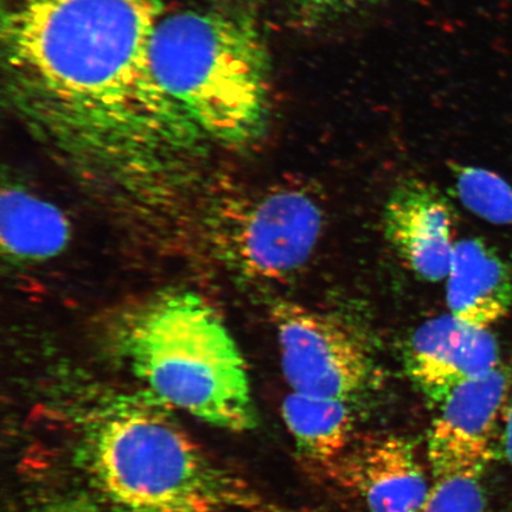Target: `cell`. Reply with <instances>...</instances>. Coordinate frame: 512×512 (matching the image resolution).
<instances>
[{"instance_id":"cell-7","label":"cell","mask_w":512,"mask_h":512,"mask_svg":"<svg viewBox=\"0 0 512 512\" xmlns=\"http://www.w3.org/2000/svg\"><path fill=\"white\" fill-rule=\"evenodd\" d=\"M512 367L502 362L490 373L460 383L439 403L428 437L432 478L454 473H484L495 456Z\"/></svg>"},{"instance_id":"cell-6","label":"cell","mask_w":512,"mask_h":512,"mask_svg":"<svg viewBox=\"0 0 512 512\" xmlns=\"http://www.w3.org/2000/svg\"><path fill=\"white\" fill-rule=\"evenodd\" d=\"M281 368L294 393L352 402L370 388L373 357L342 320L302 304L275 303Z\"/></svg>"},{"instance_id":"cell-2","label":"cell","mask_w":512,"mask_h":512,"mask_svg":"<svg viewBox=\"0 0 512 512\" xmlns=\"http://www.w3.org/2000/svg\"><path fill=\"white\" fill-rule=\"evenodd\" d=\"M153 72L210 143L260 144L272 119V62L264 28L242 0H206L160 17Z\"/></svg>"},{"instance_id":"cell-3","label":"cell","mask_w":512,"mask_h":512,"mask_svg":"<svg viewBox=\"0 0 512 512\" xmlns=\"http://www.w3.org/2000/svg\"><path fill=\"white\" fill-rule=\"evenodd\" d=\"M124 350L134 374L166 405L232 432L256 425L245 358L213 307L164 294L134 313Z\"/></svg>"},{"instance_id":"cell-8","label":"cell","mask_w":512,"mask_h":512,"mask_svg":"<svg viewBox=\"0 0 512 512\" xmlns=\"http://www.w3.org/2000/svg\"><path fill=\"white\" fill-rule=\"evenodd\" d=\"M409 379L434 405L460 383L494 370L499 361L497 339L448 313L416 328L403 349Z\"/></svg>"},{"instance_id":"cell-9","label":"cell","mask_w":512,"mask_h":512,"mask_svg":"<svg viewBox=\"0 0 512 512\" xmlns=\"http://www.w3.org/2000/svg\"><path fill=\"white\" fill-rule=\"evenodd\" d=\"M383 226L389 245L416 277L430 283L447 278L456 241L443 192L418 178L400 182L390 192Z\"/></svg>"},{"instance_id":"cell-16","label":"cell","mask_w":512,"mask_h":512,"mask_svg":"<svg viewBox=\"0 0 512 512\" xmlns=\"http://www.w3.org/2000/svg\"><path fill=\"white\" fill-rule=\"evenodd\" d=\"M300 21L313 25L357 8L366 0H288Z\"/></svg>"},{"instance_id":"cell-15","label":"cell","mask_w":512,"mask_h":512,"mask_svg":"<svg viewBox=\"0 0 512 512\" xmlns=\"http://www.w3.org/2000/svg\"><path fill=\"white\" fill-rule=\"evenodd\" d=\"M483 473H454L432 478L430 494L418 512H485Z\"/></svg>"},{"instance_id":"cell-13","label":"cell","mask_w":512,"mask_h":512,"mask_svg":"<svg viewBox=\"0 0 512 512\" xmlns=\"http://www.w3.org/2000/svg\"><path fill=\"white\" fill-rule=\"evenodd\" d=\"M281 411L298 451L325 469L354 441L355 418L350 402L292 392Z\"/></svg>"},{"instance_id":"cell-4","label":"cell","mask_w":512,"mask_h":512,"mask_svg":"<svg viewBox=\"0 0 512 512\" xmlns=\"http://www.w3.org/2000/svg\"><path fill=\"white\" fill-rule=\"evenodd\" d=\"M85 463L125 512H236L242 486L169 415L143 402L108 408L87 433Z\"/></svg>"},{"instance_id":"cell-10","label":"cell","mask_w":512,"mask_h":512,"mask_svg":"<svg viewBox=\"0 0 512 512\" xmlns=\"http://www.w3.org/2000/svg\"><path fill=\"white\" fill-rule=\"evenodd\" d=\"M326 471L369 512H418L432 484L414 445L396 435L352 441Z\"/></svg>"},{"instance_id":"cell-17","label":"cell","mask_w":512,"mask_h":512,"mask_svg":"<svg viewBox=\"0 0 512 512\" xmlns=\"http://www.w3.org/2000/svg\"><path fill=\"white\" fill-rule=\"evenodd\" d=\"M30 512H108L102 505L83 496H61L38 504Z\"/></svg>"},{"instance_id":"cell-1","label":"cell","mask_w":512,"mask_h":512,"mask_svg":"<svg viewBox=\"0 0 512 512\" xmlns=\"http://www.w3.org/2000/svg\"><path fill=\"white\" fill-rule=\"evenodd\" d=\"M163 0H0L3 100L36 142L88 174L143 177L200 160L209 140L160 86Z\"/></svg>"},{"instance_id":"cell-12","label":"cell","mask_w":512,"mask_h":512,"mask_svg":"<svg viewBox=\"0 0 512 512\" xmlns=\"http://www.w3.org/2000/svg\"><path fill=\"white\" fill-rule=\"evenodd\" d=\"M0 239L10 260L34 264L56 258L66 249L70 224L55 204L11 183L0 198Z\"/></svg>"},{"instance_id":"cell-14","label":"cell","mask_w":512,"mask_h":512,"mask_svg":"<svg viewBox=\"0 0 512 512\" xmlns=\"http://www.w3.org/2000/svg\"><path fill=\"white\" fill-rule=\"evenodd\" d=\"M459 201L485 221L512 226V187L505 179L478 166L450 164Z\"/></svg>"},{"instance_id":"cell-5","label":"cell","mask_w":512,"mask_h":512,"mask_svg":"<svg viewBox=\"0 0 512 512\" xmlns=\"http://www.w3.org/2000/svg\"><path fill=\"white\" fill-rule=\"evenodd\" d=\"M325 226L322 196L306 181H281L242 197L224 223L229 260L246 278L284 284L309 264Z\"/></svg>"},{"instance_id":"cell-11","label":"cell","mask_w":512,"mask_h":512,"mask_svg":"<svg viewBox=\"0 0 512 512\" xmlns=\"http://www.w3.org/2000/svg\"><path fill=\"white\" fill-rule=\"evenodd\" d=\"M446 279L448 310L463 322L489 329L511 310V267L483 239L456 242Z\"/></svg>"},{"instance_id":"cell-18","label":"cell","mask_w":512,"mask_h":512,"mask_svg":"<svg viewBox=\"0 0 512 512\" xmlns=\"http://www.w3.org/2000/svg\"><path fill=\"white\" fill-rule=\"evenodd\" d=\"M501 447L505 458L512 465V398L509 400L503 416Z\"/></svg>"}]
</instances>
